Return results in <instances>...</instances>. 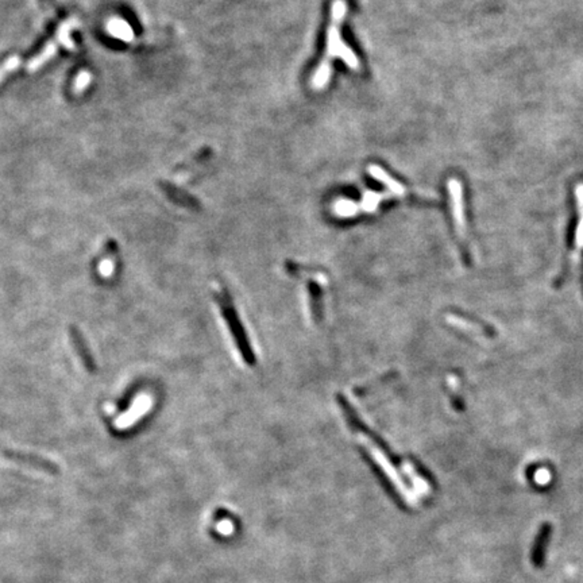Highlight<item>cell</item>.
Returning <instances> with one entry per match:
<instances>
[{
  "instance_id": "cell-11",
  "label": "cell",
  "mask_w": 583,
  "mask_h": 583,
  "mask_svg": "<svg viewBox=\"0 0 583 583\" xmlns=\"http://www.w3.org/2000/svg\"><path fill=\"white\" fill-rule=\"evenodd\" d=\"M389 195L388 193H377V192H366L364 195V200L361 203V209L364 212H374L379 208V203L383 199H388Z\"/></svg>"
},
{
  "instance_id": "cell-12",
  "label": "cell",
  "mask_w": 583,
  "mask_h": 583,
  "mask_svg": "<svg viewBox=\"0 0 583 583\" xmlns=\"http://www.w3.org/2000/svg\"><path fill=\"white\" fill-rule=\"evenodd\" d=\"M404 470H405V473L408 474L409 478L413 482V487H415L420 495L429 493V485H428V482L425 481L424 478H422V477L413 470V467L407 463V465L404 466Z\"/></svg>"
},
{
  "instance_id": "cell-9",
  "label": "cell",
  "mask_w": 583,
  "mask_h": 583,
  "mask_svg": "<svg viewBox=\"0 0 583 583\" xmlns=\"http://www.w3.org/2000/svg\"><path fill=\"white\" fill-rule=\"evenodd\" d=\"M361 211V205L349 199H340L334 204V212L340 218H351Z\"/></svg>"
},
{
  "instance_id": "cell-10",
  "label": "cell",
  "mask_w": 583,
  "mask_h": 583,
  "mask_svg": "<svg viewBox=\"0 0 583 583\" xmlns=\"http://www.w3.org/2000/svg\"><path fill=\"white\" fill-rule=\"evenodd\" d=\"M575 197L578 203V211H579V221L575 233V246L577 250L583 248V184H579L575 190Z\"/></svg>"
},
{
  "instance_id": "cell-6",
  "label": "cell",
  "mask_w": 583,
  "mask_h": 583,
  "mask_svg": "<svg viewBox=\"0 0 583 583\" xmlns=\"http://www.w3.org/2000/svg\"><path fill=\"white\" fill-rule=\"evenodd\" d=\"M553 535V526L550 524H544L540 528L539 533L535 539L533 547H532V563L536 567H541L544 563V558H546V550L548 546L550 538Z\"/></svg>"
},
{
  "instance_id": "cell-3",
  "label": "cell",
  "mask_w": 583,
  "mask_h": 583,
  "mask_svg": "<svg viewBox=\"0 0 583 583\" xmlns=\"http://www.w3.org/2000/svg\"><path fill=\"white\" fill-rule=\"evenodd\" d=\"M4 458H7L8 461L15 462L21 466L29 467V468H34L38 471H44L47 474L56 475L59 474V468L54 462L46 459L44 456L35 455V454H29V452L14 451V450H6L3 451Z\"/></svg>"
},
{
  "instance_id": "cell-15",
  "label": "cell",
  "mask_w": 583,
  "mask_h": 583,
  "mask_svg": "<svg viewBox=\"0 0 583 583\" xmlns=\"http://www.w3.org/2000/svg\"><path fill=\"white\" fill-rule=\"evenodd\" d=\"M536 481L539 482V483H547V482L550 481V478H551V475H550V473L547 471V470H540L536 473Z\"/></svg>"
},
{
  "instance_id": "cell-14",
  "label": "cell",
  "mask_w": 583,
  "mask_h": 583,
  "mask_svg": "<svg viewBox=\"0 0 583 583\" xmlns=\"http://www.w3.org/2000/svg\"><path fill=\"white\" fill-rule=\"evenodd\" d=\"M233 529V523L230 519H223L217 524V532L221 536H231Z\"/></svg>"
},
{
  "instance_id": "cell-7",
  "label": "cell",
  "mask_w": 583,
  "mask_h": 583,
  "mask_svg": "<svg viewBox=\"0 0 583 583\" xmlns=\"http://www.w3.org/2000/svg\"><path fill=\"white\" fill-rule=\"evenodd\" d=\"M369 175H371L374 180L382 183L391 193L394 196H405V188L403 184H400L397 180H394L392 175H389L385 169H382L379 165H370L367 168Z\"/></svg>"
},
{
  "instance_id": "cell-1",
  "label": "cell",
  "mask_w": 583,
  "mask_h": 583,
  "mask_svg": "<svg viewBox=\"0 0 583 583\" xmlns=\"http://www.w3.org/2000/svg\"><path fill=\"white\" fill-rule=\"evenodd\" d=\"M347 13V6L343 0H335L331 10V22L327 33L325 54L321 61L316 72L312 77V88L323 89L327 87L331 79V59L339 57L349 68L359 71L361 64L350 46L345 44L340 37V23Z\"/></svg>"
},
{
  "instance_id": "cell-2",
  "label": "cell",
  "mask_w": 583,
  "mask_h": 583,
  "mask_svg": "<svg viewBox=\"0 0 583 583\" xmlns=\"http://www.w3.org/2000/svg\"><path fill=\"white\" fill-rule=\"evenodd\" d=\"M370 452L371 456L374 458V461L377 462V465L381 467V470L383 471V474L388 477V480L393 483L396 490L401 495V497L408 502L409 505H416L417 504V498L413 495L412 490H409L407 485L401 480L400 474L397 473V470L394 468L393 465L388 461V458L383 455V452L376 449V447H370Z\"/></svg>"
},
{
  "instance_id": "cell-4",
  "label": "cell",
  "mask_w": 583,
  "mask_h": 583,
  "mask_svg": "<svg viewBox=\"0 0 583 583\" xmlns=\"http://www.w3.org/2000/svg\"><path fill=\"white\" fill-rule=\"evenodd\" d=\"M447 187H449V195H450V202H451L454 221L461 235H466V215H465L462 184L456 178H450L447 183Z\"/></svg>"
},
{
  "instance_id": "cell-8",
  "label": "cell",
  "mask_w": 583,
  "mask_h": 583,
  "mask_svg": "<svg viewBox=\"0 0 583 583\" xmlns=\"http://www.w3.org/2000/svg\"><path fill=\"white\" fill-rule=\"evenodd\" d=\"M149 408V400L147 398H137L132 408L130 409L129 413H126L125 416H122L120 419H117V425L120 428L129 427L132 425L141 415L145 413L146 409Z\"/></svg>"
},
{
  "instance_id": "cell-13",
  "label": "cell",
  "mask_w": 583,
  "mask_h": 583,
  "mask_svg": "<svg viewBox=\"0 0 583 583\" xmlns=\"http://www.w3.org/2000/svg\"><path fill=\"white\" fill-rule=\"evenodd\" d=\"M117 255H119V246L114 239H108L105 242V261L102 263L103 270H108L111 269V266L117 262Z\"/></svg>"
},
{
  "instance_id": "cell-5",
  "label": "cell",
  "mask_w": 583,
  "mask_h": 583,
  "mask_svg": "<svg viewBox=\"0 0 583 583\" xmlns=\"http://www.w3.org/2000/svg\"><path fill=\"white\" fill-rule=\"evenodd\" d=\"M68 333H69V337H71V342H72L73 349L76 351L80 362L83 364L88 373L95 374L98 371V364L95 362V358H93L92 352L88 347L86 337L76 325H69Z\"/></svg>"
}]
</instances>
